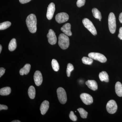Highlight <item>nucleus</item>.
Segmentation results:
<instances>
[{
    "label": "nucleus",
    "instance_id": "35",
    "mask_svg": "<svg viewBox=\"0 0 122 122\" xmlns=\"http://www.w3.org/2000/svg\"><path fill=\"white\" fill-rule=\"evenodd\" d=\"M2 46H1V45H0V53H1V50H2Z\"/></svg>",
    "mask_w": 122,
    "mask_h": 122
},
{
    "label": "nucleus",
    "instance_id": "30",
    "mask_svg": "<svg viewBox=\"0 0 122 122\" xmlns=\"http://www.w3.org/2000/svg\"><path fill=\"white\" fill-rule=\"evenodd\" d=\"M5 70V69L4 68L1 67L0 68V77H1V76L4 74Z\"/></svg>",
    "mask_w": 122,
    "mask_h": 122
},
{
    "label": "nucleus",
    "instance_id": "18",
    "mask_svg": "<svg viewBox=\"0 0 122 122\" xmlns=\"http://www.w3.org/2000/svg\"><path fill=\"white\" fill-rule=\"evenodd\" d=\"M100 81L107 82L109 81V76L107 73L105 71H102L100 72L99 75Z\"/></svg>",
    "mask_w": 122,
    "mask_h": 122
},
{
    "label": "nucleus",
    "instance_id": "32",
    "mask_svg": "<svg viewBox=\"0 0 122 122\" xmlns=\"http://www.w3.org/2000/svg\"><path fill=\"white\" fill-rule=\"evenodd\" d=\"M8 109V107L7 106L4 105H0V110L1 111L2 110H7Z\"/></svg>",
    "mask_w": 122,
    "mask_h": 122
},
{
    "label": "nucleus",
    "instance_id": "34",
    "mask_svg": "<svg viewBox=\"0 0 122 122\" xmlns=\"http://www.w3.org/2000/svg\"><path fill=\"white\" fill-rule=\"evenodd\" d=\"M119 21L120 23L122 24V12L119 15Z\"/></svg>",
    "mask_w": 122,
    "mask_h": 122
},
{
    "label": "nucleus",
    "instance_id": "3",
    "mask_svg": "<svg viewBox=\"0 0 122 122\" xmlns=\"http://www.w3.org/2000/svg\"><path fill=\"white\" fill-rule=\"evenodd\" d=\"M108 25L110 32L112 34L114 33L116 30V21L115 16L113 13H110L109 14Z\"/></svg>",
    "mask_w": 122,
    "mask_h": 122
},
{
    "label": "nucleus",
    "instance_id": "21",
    "mask_svg": "<svg viewBox=\"0 0 122 122\" xmlns=\"http://www.w3.org/2000/svg\"><path fill=\"white\" fill-rule=\"evenodd\" d=\"M17 47L16 42V39L13 38L11 40L9 44L8 48L10 51H13L16 49Z\"/></svg>",
    "mask_w": 122,
    "mask_h": 122
},
{
    "label": "nucleus",
    "instance_id": "33",
    "mask_svg": "<svg viewBox=\"0 0 122 122\" xmlns=\"http://www.w3.org/2000/svg\"><path fill=\"white\" fill-rule=\"evenodd\" d=\"M31 0H19L20 3L22 4H26Z\"/></svg>",
    "mask_w": 122,
    "mask_h": 122
},
{
    "label": "nucleus",
    "instance_id": "14",
    "mask_svg": "<svg viewBox=\"0 0 122 122\" xmlns=\"http://www.w3.org/2000/svg\"><path fill=\"white\" fill-rule=\"evenodd\" d=\"M49 107V102L47 100H45L42 103L40 107V111L42 115H44L48 111Z\"/></svg>",
    "mask_w": 122,
    "mask_h": 122
},
{
    "label": "nucleus",
    "instance_id": "25",
    "mask_svg": "<svg viewBox=\"0 0 122 122\" xmlns=\"http://www.w3.org/2000/svg\"><path fill=\"white\" fill-rule=\"evenodd\" d=\"M77 110L79 112L81 117L82 118H86L88 114L87 112L82 108H79L77 109Z\"/></svg>",
    "mask_w": 122,
    "mask_h": 122
},
{
    "label": "nucleus",
    "instance_id": "19",
    "mask_svg": "<svg viewBox=\"0 0 122 122\" xmlns=\"http://www.w3.org/2000/svg\"><path fill=\"white\" fill-rule=\"evenodd\" d=\"M28 94L29 97L31 99H34L35 98L36 95V91L34 86H30L28 90Z\"/></svg>",
    "mask_w": 122,
    "mask_h": 122
},
{
    "label": "nucleus",
    "instance_id": "16",
    "mask_svg": "<svg viewBox=\"0 0 122 122\" xmlns=\"http://www.w3.org/2000/svg\"><path fill=\"white\" fill-rule=\"evenodd\" d=\"M31 66L29 64H26L24 67L20 70V73L21 75H24V74L27 75L29 73Z\"/></svg>",
    "mask_w": 122,
    "mask_h": 122
},
{
    "label": "nucleus",
    "instance_id": "17",
    "mask_svg": "<svg viewBox=\"0 0 122 122\" xmlns=\"http://www.w3.org/2000/svg\"><path fill=\"white\" fill-rule=\"evenodd\" d=\"M115 92L118 96L122 97V85L120 82H117L115 86Z\"/></svg>",
    "mask_w": 122,
    "mask_h": 122
},
{
    "label": "nucleus",
    "instance_id": "24",
    "mask_svg": "<svg viewBox=\"0 0 122 122\" xmlns=\"http://www.w3.org/2000/svg\"><path fill=\"white\" fill-rule=\"evenodd\" d=\"M11 25V22L7 21L2 22L0 24V30H2L6 29L9 28Z\"/></svg>",
    "mask_w": 122,
    "mask_h": 122
},
{
    "label": "nucleus",
    "instance_id": "7",
    "mask_svg": "<svg viewBox=\"0 0 122 122\" xmlns=\"http://www.w3.org/2000/svg\"><path fill=\"white\" fill-rule=\"evenodd\" d=\"M107 111L110 114H113L116 113L117 109V106L115 101L113 100L109 101L106 106Z\"/></svg>",
    "mask_w": 122,
    "mask_h": 122
},
{
    "label": "nucleus",
    "instance_id": "27",
    "mask_svg": "<svg viewBox=\"0 0 122 122\" xmlns=\"http://www.w3.org/2000/svg\"><path fill=\"white\" fill-rule=\"evenodd\" d=\"M74 69L73 66L70 63H68L67 65V69H66V74L68 77H70L71 73L73 71Z\"/></svg>",
    "mask_w": 122,
    "mask_h": 122
},
{
    "label": "nucleus",
    "instance_id": "22",
    "mask_svg": "<svg viewBox=\"0 0 122 122\" xmlns=\"http://www.w3.org/2000/svg\"><path fill=\"white\" fill-rule=\"evenodd\" d=\"M92 12L94 17L96 19H98L100 21H101L102 16L100 11H99L97 9L94 8L92 9Z\"/></svg>",
    "mask_w": 122,
    "mask_h": 122
},
{
    "label": "nucleus",
    "instance_id": "36",
    "mask_svg": "<svg viewBox=\"0 0 122 122\" xmlns=\"http://www.w3.org/2000/svg\"><path fill=\"white\" fill-rule=\"evenodd\" d=\"M20 122V120H14V121H12L11 122Z\"/></svg>",
    "mask_w": 122,
    "mask_h": 122
},
{
    "label": "nucleus",
    "instance_id": "2",
    "mask_svg": "<svg viewBox=\"0 0 122 122\" xmlns=\"http://www.w3.org/2000/svg\"><path fill=\"white\" fill-rule=\"evenodd\" d=\"M58 45L61 49L65 50L69 47L70 45L69 38L64 33H61L58 37Z\"/></svg>",
    "mask_w": 122,
    "mask_h": 122
},
{
    "label": "nucleus",
    "instance_id": "29",
    "mask_svg": "<svg viewBox=\"0 0 122 122\" xmlns=\"http://www.w3.org/2000/svg\"><path fill=\"white\" fill-rule=\"evenodd\" d=\"M86 2V0H77L76 4L78 7H81L85 5Z\"/></svg>",
    "mask_w": 122,
    "mask_h": 122
},
{
    "label": "nucleus",
    "instance_id": "20",
    "mask_svg": "<svg viewBox=\"0 0 122 122\" xmlns=\"http://www.w3.org/2000/svg\"><path fill=\"white\" fill-rule=\"evenodd\" d=\"M11 89L9 87H5L1 88L0 90V95L2 96H7L11 93Z\"/></svg>",
    "mask_w": 122,
    "mask_h": 122
},
{
    "label": "nucleus",
    "instance_id": "1",
    "mask_svg": "<svg viewBox=\"0 0 122 122\" xmlns=\"http://www.w3.org/2000/svg\"><path fill=\"white\" fill-rule=\"evenodd\" d=\"M27 27L30 33H34L37 30V19L35 14H31L28 16L26 20Z\"/></svg>",
    "mask_w": 122,
    "mask_h": 122
},
{
    "label": "nucleus",
    "instance_id": "8",
    "mask_svg": "<svg viewBox=\"0 0 122 122\" xmlns=\"http://www.w3.org/2000/svg\"><path fill=\"white\" fill-rule=\"evenodd\" d=\"M69 19V15L67 13L65 12L57 14L55 16L56 21L59 24L66 22Z\"/></svg>",
    "mask_w": 122,
    "mask_h": 122
},
{
    "label": "nucleus",
    "instance_id": "6",
    "mask_svg": "<svg viewBox=\"0 0 122 122\" xmlns=\"http://www.w3.org/2000/svg\"><path fill=\"white\" fill-rule=\"evenodd\" d=\"M88 56L92 59L98 61L102 63H105L107 61L106 57L100 53H90L88 54Z\"/></svg>",
    "mask_w": 122,
    "mask_h": 122
},
{
    "label": "nucleus",
    "instance_id": "12",
    "mask_svg": "<svg viewBox=\"0 0 122 122\" xmlns=\"http://www.w3.org/2000/svg\"><path fill=\"white\" fill-rule=\"evenodd\" d=\"M34 79L35 85L37 86L41 85L43 81L42 75L41 73L39 71H36L35 72L34 75Z\"/></svg>",
    "mask_w": 122,
    "mask_h": 122
},
{
    "label": "nucleus",
    "instance_id": "5",
    "mask_svg": "<svg viewBox=\"0 0 122 122\" xmlns=\"http://www.w3.org/2000/svg\"><path fill=\"white\" fill-rule=\"evenodd\" d=\"M57 93L59 102L61 104H65L67 100L65 90L62 87H59L57 89Z\"/></svg>",
    "mask_w": 122,
    "mask_h": 122
},
{
    "label": "nucleus",
    "instance_id": "10",
    "mask_svg": "<svg viewBox=\"0 0 122 122\" xmlns=\"http://www.w3.org/2000/svg\"><path fill=\"white\" fill-rule=\"evenodd\" d=\"M48 42L51 45H54L56 43L57 37L54 30L52 29L49 30L47 35Z\"/></svg>",
    "mask_w": 122,
    "mask_h": 122
},
{
    "label": "nucleus",
    "instance_id": "23",
    "mask_svg": "<svg viewBox=\"0 0 122 122\" xmlns=\"http://www.w3.org/2000/svg\"><path fill=\"white\" fill-rule=\"evenodd\" d=\"M51 64H52V67L53 70L57 72L59 70V63L57 60L55 59H53L52 60V62H51Z\"/></svg>",
    "mask_w": 122,
    "mask_h": 122
},
{
    "label": "nucleus",
    "instance_id": "28",
    "mask_svg": "<svg viewBox=\"0 0 122 122\" xmlns=\"http://www.w3.org/2000/svg\"><path fill=\"white\" fill-rule=\"evenodd\" d=\"M69 117L71 120L74 122H75L77 119V116L74 114L73 112L72 111H71L70 112Z\"/></svg>",
    "mask_w": 122,
    "mask_h": 122
},
{
    "label": "nucleus",
    "instance_id": "11",
    "mask_svg": "<svg viewBox=\"0 0 122 122\" xmlns=\"http://www.w3.org/2000/svg\"><path fill=\"white\" fill-rule=\"evenodd\" d=\"M55 10V5L54 3L51 2L48 5L47 8L46 17L48 20H51L52 18Z\"/></svg>",
    "mask_w": 122,
    "mask_h": 122
},
{
    "label": "nucleus",
    "instance_id": "15",
    "mask_svg": "<svg viewBox=\"0 0 122 122\" xmlns=\"http://www.w3.org/2000/svg\"><path fill=\"white\" fill-rule=\"evenodd\" d=\"M86 84L89 88L92 90L95 91L97 90V84L94 80H88L86 82Z\"/></svg>",
    "mask_w": 122,
    "mask_h": 122
},
{
    "label": "nucleus",
    "instance_id": "26",
    "mask_svg": "<svg viewBox=\"0 0 122 122\" xmlns=\"http://www.w3.org/2000/svg\"><path fill=\"white\" fill-rule=\"evenodd\" d=\"M82 61L83 63L85 65H91L93 62V59L91 58L84 57L82 59Z\"/></svg>",
    "mask_w": 122,
    "mask_h": 122
},
{
    "label": "nucleus",
    "instance_id": "13",
    "mask_svg": "<svg viewBox=\"0 0 122 122\" xmlns=\"http://www.w3.org/2000/svg\"><path fill=\"white\" fill-rule=\"evenodd\" d=\"M71 25L69 23H66L61 28V30L66 35L68 36H71L72 33L71 30Z\"/></svg>",
    "mask_w": 122,
    "mask_h": 122
},
{
    "label": "nucleus",
    "instance_id": "31",
    "mask_svg": "<svg viewBox=\"0 0 122 122\" xmlns=\"http://www.w3.org/2000/svg\"><path fill=\"white\" fill-rule=\"evenodd\" d=\"M118 37L121 40H122V27L119 29V34L118 35Z\"/></svg>",
    "mask_w": 122,
    "mask_h": 122
},
{
    "label": "nucleus",
    "instance_id": "9",
    "mask_svg": "<svg viewBox=\"0 0 122 122\" xmlns=\"http://www.w3.org/2000/svg\"><path fill=\"white\" fill-rule=\"evenodd\" d=\"M80 98L83 103L86 105H90L93 103V98L89 94L83 93L80 95Z\"/></svg>",
    "mask_w": 122,
    "mask_h": 122
},
{
    "label": "nucleus",
    "instance_id": "4",
    "mask_svg": "<svg viewBox=\"0 0 122 122\" xmlns=\"http://www.w3.org/2000/svg\"><path fill=\"white\" fill-rule=\"evenodd\" d=\"M82 23L84 26L93 35L97 34V30L92 22L87 18H85L82 20Z\"/></svg>",
    "mask_w": 122,
    "mask_h": 122
}]
</instances>
